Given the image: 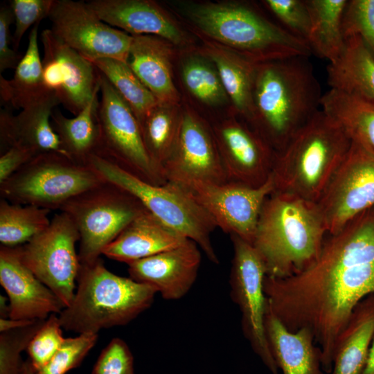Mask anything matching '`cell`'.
<instances>
[{
    "label": "cell",
    "mask_w": 374,
    "mask_h": 374,
    "mask_svg": "<svg viewBox=\"0 0 374 374\" xmlns=\"http://www.w3.org/2000/svg\"><path fill=\"white\" fill-rule=\"evenodd\" d=\"M272 313L291 332L309 329L330 373L339 338L357 304L374 294V207L326 237L317 259L304 271L263 283Z\"/></svg>",
    "instance_id": "obj_1"
},
{
    "label": "cell",
    "mask_w": 374,
    "mask_h": 374,
    "mask_svg": "<svg viewBox=\"0 0 374 374\" xmlns=\"http://www.w3.org/2000/svg\"><path fill=\"white\" fill-rule=\"evenodd\" d=\"M322 96L309 57L257 64L249 125L279 152L319 110Z\"/></svg>",
    "instance_id": "obj_2"
},
{
    "label": "cell",
    "mask_w": 374,
    "mask_h": 374,
    "mask_svg": "<svg viewBox=\"0 0 374 374\" xmlns=\"http://www.w3.org/2000/svg\"><path fill=\"white\" fill-rule=\"evenodd\" d=\"M326 235L315 203L273 192L262 207L252 245L266 276L284 278L304 271L317 259Z\"/></svg>",
    "instance_id": "obj_3"
},
{
    "label": "cell",
    "mask_w": 374,
    "mask_h": 374,
    "mask_svg": "<svg viewBox=\"0 0 374 374\" xmlns=\"http://www.w3.org/2000/svg\"><path fill=\"white\" fill-rule=\"evenodd\" d=\"M351 141L322 109L276 153L274 192L317 203L343 161Z\"/></svg>",
    "instance_id": "obj_4"
},
{
    "label": "cell",
    "mask_w": 374,
    "mask_h": 374,
    "mask_svg": "<svg viewBox=\"0 0 374 374\" xmlns=\"http://www.w3.org/2000/svg\"><path fill=\"white\" fill-rule=\"evenodd\" d=\"M181 5L184 13L203 33L255 64L312 54L306 42L243 3Z\"/></svg>",
    "instance_id": "obj_5"
},
{
    "label": "cell",
    "mask_w": 374,
    "mask_h": 374,
    "mask_svg": "<svg viewBox=\"0 0 374 374\" xmlns=\"http://www.w3.org/2000/svg\"><path fill=\"white\" fill-rule=\"evenodd\" d=\"M71 304L58 317L62 328L79 334L125 326L148 310L157 292L149 285L108 270L99 258L80 263Z\"/></svg>",
    "instance_id": "obj_6"
},
{
    "label": "cell",
    "mask_w": 374,
    "mask_h": 374,
    "mask_svg": "<svg viewBox=\"0 0 374 374\" xmlns=\"http://www.w3.org/2000/svg\"><path fill=\"white\" fill-rule=\"evenodd\" d=\"M89 165L105 181L132 195L164 224L195 242L211 262L219 264L211 238L217 225L184 187L172 181L160 186L149 184L96 154Z\"/></svg>",
    "instance_id": "obj_7"
},
{
    "label": "cell",
    "mask_w": 374,
    "mask_h": 374,
    "mask_svg": "<svg viewBox=\"0 0 374 374\" xmlns=\"http://www.w3.org/2000/svg\"><path fill=\"white\" fill-rule=\"evenodd\" d=\"M105 181L91 166L49 152L36 155L0 184V195L13 204L60 210L71 198Z\"/></svg>",
    "instance_id": "obj_8"
},
{
    "label": "cell",
    "mask_w": 374,
    "mask_h": 374,
    "mask_svg": "<svg viewBox=\"0 0 374 374\" xmlns=\"http://www.w3.org/2000/svg\"><path fill=\"white\" fill-rule=\"evenodd\" d=\"M145 210L132 195L105 181L71 198L59 211L76 226L80 262L87 264L99 259L105 248Z\"/></svg>",
    "instance_id": "obj_9"
},
{
    "label": "cell",
    "mask_w": 374,
    "mask_h": 374,
    "mask_svg": "<svg viewBox=\"0 0 374 374\" xmlns=\"http://www.w3.org/2000/svg\"><path fill=\"white\" fill-rule=\"evenodd\" d=\"M98 117L100 131L98 154L149 184L167 180L153 163L144 144L141 128L129 105L99 72Z\"/></svg>",
    "instance_id": "obj_10"
},
{
    "label": "cell",
    "mask_w": 374,
    "mask_h": 374,
    "mask_svg": "<svg viewBox=\"0 0 374 374\" xmlns=\"http://www.w3.org/2000/svg\"><path fill=\"white\" fill-rule=\"evenodd\" d=\"M78 230L68 215L60 211L48 226L27 243L18 247L24 264L61 301L72 302L80 265L75 244Z\"/></svg>",
    "instance_id": "obj_11"
},
{
    "label": "cell",
    "mask_w": 374,
    "mask_h": 374,
    "mask_svg": "<svg viewBox=\"0 0 374 374\" xmlns=\"http://www.w3.org/2000/svg\"><path fill=\"white\" fill-rule=\"evenodd\" d=\"M230 236L233 248L230 294L241 312L243 334L271 374H278L265 329L267 307L263 288L266 276L265 265L251 243L237 235Z\"/></svg>",
    "instance_id": "obj_12"
},
{
    "label": "cell",
    "mask_w": 374,
    "mask_h": 374,
    "mask_svg": "<svg viewBox=\"0 0 374 374\" xmlns=\"http://www.w3.org/2000/svg\"><path fill=\"white\" fill-rule=\"evenodd\" d=\"M327 235L374 207V155L351 142L350 149L316 203Z\"/></svg>",
    "instance_id": "obj_13"
},
{
    "label": "cell",
    "mask_w": 374,
    "mask_h": 374,
    "mask_svg": "<svg viewBox=\"0 0 374 374\" xmlns=\"http://www.w3.org/2000/svg\"><path fill=\"white\" fill-rule=\"evenodd\" d=\"M48 19L52 32L87 60L128 62L132 36L104 22L87 3L55 0Z\"/></svg>",
    "instance_id": "obj_14"
},
{
    "label": "cell",
    "mask_w": 374,
    "mask_h": 374,
    "mask_svg": "<svg viewBox=\"0 0 374 374\" xmlns=\"http://www.w3.org/2000/svg\"><path fill=\"white\" fill-rule=\"evenodd\" d=\"M178 184L211 216L217 227L251 244L262 207L274 190L271 175L258 188L233 182L190 181Z\"/></svg>",
    "instance_id": "obj_15"
},
{
    "label": "cell",
    "mask_w": 374,
    "mask_h": 374,
    "mask_svg": "<svg viewBox=\"0 0 374 374\" xmlns=\"http://www.w3.org/2000/svg\"><path fill=\"white\" fill-rule=\"evenodd\" d=\"M40 41L44 87L57 96L67 111L76 116L100 89L99 71L50 28L42 30Z\"/></svg>",
    "instance_id": "obj_16"
},
{
    "label": "cell",
    "mask_w": 374,
    "mask_h": 374,
    "mask_svg": "<svg viewBox=\"0 0 374 374\" xmlns=\"http://www.w3.org/2000/svg\"><path fill=\"white\" fill-rule=\"evenodd\" d=\"M211 129L227 182L258 188L269 180L276 152L249 123L232 118Z\"/></svg>",
    "instance_id": "obj_17"
},
{
    "label": "cell",
    "mask_w": 374,
    "mask_h": 374,
    "mask_svg": "<svg viewBox=\"0 0 374 374\" xmlns=\"http://www.w3.org/2000/svg\"><path fill=\"white\" fill-rule=\"evenodd\" d=\"M167 181L227 182L212 129L191 112L181 114L177 141L162 168Z\"/></svg>",
    "instance_id": "obj_18"
},
{
    "label": "cell",
    "mask_w": 374,
    "mask_h": 374,
    "mask_svg": "<svg viewBox=\"0 0 374 374\" xmlns=\"http://www.w3.org/2000/svg\"><path fill=\"white\" fill-rule=\"evenodd\" d=\"M200 248L191 240L128 264L130 278L149 285L166 300L184 297L195 283L202 261Z\"/></svg>",
    "instance_id": "obj_19"
},
{
    "label": "cell",
    "mask_w": 374,
    "mask_h": 374,
    "mask_svg": "<svg viewBox=\"0 0 374 374\" xmlns=\"http://www.w3.org/2000/svg\"><path fill=\"white\" fill-rule=\"evenodd\" d=\"M0 284L9 301L10 319L45 320L64 308L58 297L24 264L18 247H0Z\"/></svg>",
    "instance_id": "obj_20"
},
{
    "label": "cell",
    "mask_w": 374,
    "mask_h": 374,
    "mask_svg": "<svg viewBox=\"0 0 374 374\" xmlns=\"http://www.w3.org/2000/svg\"><path fill=\"white\" fill-rule=\"evenodd\" d=\"M60 104L57 96L51 92L17 115L8 108L1 109V154L12 147L19 146L28 148L37 154L54 152L69 157L51 122V114Z\"/></svg>",
    "instance_id": "obj_21"
},
{
    "label": "cell",
    "mask_w": 374,
    "mask_h": 374,
    "mask_svg": "<svg viewBox=\"0 0 374 374\" xmlns=\"http://www.w3.org/2000/svg\"><path fill=\"white\" fill-rule=\"evenodd\" d=\"M87 3L104 22L132 36L160 37L175 45H181L186 41L180 28L153 1L92 0Z\"/></svg>",
    "instance_id": "obj_22"
},
{
    "label": "cell",
    "mask_w": 374,
    "mask_h": 374,
    "mask_svg": "<svg viewBox=\"0 0 374 374\" xmlns=\"http://www.w3.org/2000/svg\"><path fill=\"white\" fill-rule=\"evenodd\" d=\"M186 240L145 210L105 248L102 254L128 265L175 248Z\"/></svg>",
    "instance_id": "obj_23"
},
{
    "label": "cell",
    "mask_w": 374,
    "mask_h": 374,
    "mask_svg": "<svg viewBox=\"0 0 374 374\" xmlns=\"http://www.w3.org/2000/svg\"><path fill=\"white\" fill-rule=\"evenodd\" d=\"M265 334L274 359L283 374H323L321 351L312 332L305 328L288 330L267 304Z\"/></svg>",
    "instance_id": "obj_24"
},
{
    "label": "cell",
    "mask_w": 374,
    "mask_h": 374,
    "mask_svg": "<svg viewBox=\"0 0 374 374\" xmlns=\"http://www.w3.org/2000/svg\"><path fill=\"white\" fill-rule=\"evenodd\" d=\"M171 51L157 36H132L128 64L141 82L161 103L174 105L179 100L172 80Z\"/></svg>",
    "instance_id": "obj_25"
},
{
    "label": "cell",
    "mask_w": 374,
    "mask_h": 374,
    "mask_svg": "<svg viewBox=\"0 0 374 374\" xmlns=\"http://www.w3.org/2000/svg\"><path fill=\"white\" fill-rule=\"evenodd\" d=\"M99 93L100 89L85 107L73 118L66 117L57 109L51 114V125L62 148L71 159L80 164L89 165L90 158L99 153Z\"/></svg>",
    "instance_id": "obj_26"
},
{
    "label": "cell",
    "mask_w": 374,
    "mask_h": 374,
    "mask_svg": "<svg viewBox=\"0 0 374 374\" xmlns=\"http://www.w3.org/2000/svg\"><path fill=\"white\" fill-rule=\"evenodd\" d=\"M330 89L374 101V55L361 37L345 39L340 56L327 67Z\"/></svg>",
    "instance_id": "obj_27"
},
{
    "label": "cell",
    "mask_w": 374,
    "mask_h": 374,
    "mask_svg": "<svg viewBox=\"0 0 374 374\" xmlns=\"http://www.w3.org/2000/svg\"><path fill=\"white\" fill-rule=\"evenodd\" d=\"M374 337V294L354 309L341 334L332 374H361Z\"/></svg>",
    "instance_id": "obj_28"
},
{
    "label": "cell",
    "mask_w": 374,
    "mask_h": 374,
    "mask_svg": "<svg viewBox=\"0 0 374 374\" xmlns=\"http://www.w3.org/2000/svg\"><path fill=\"white\" fill-rule=\"evenodd\" d=\"M321 109L341 126L351 142L374 155V101L330 89L323 94Z\"/></svg>",
    "instance_id": "obj_29"
},
{
    "label": "cell",
    "mask_w": 374,
    "mask_h": 374,
    "mask_svg": "<svg viewBox=\"0 0 374 374\" xmlns=\"http://www.w3.org/2000/svg\"><path fill=\"white\" fill-rule=\"evenodd\" d=\"M39 24L31 28L24 55L8 80L0 75L1 100L15 109H23L51 93L44 87L38 44Z\"/></svg>",
    "instance_id": "obj_30"
},
{
    "label": "cell",
    "mask_w": 374,
    "mask_h": 374,
    "mask_svg": "<svg viewBox=\"0 0 374 374\" xmlns=\"http://www.w3.org/2000/svg\"><path fill=\"white\" fill-rule=\"evenodd\" d=\"M224 90L235 107L249 124L253 115V89L257 64L214 46L206 48Z\"/></svg>",
    "instance_id": "obj_31"
},
{
    "label": "cell",
    "mask_w": 374,
    "mask_h": 374,
    "mask_svg": "<svg viewBox=\"0 0 374 374\" xmlns=\"http://www.w3.org/2000/svg\"><path fill=\"white\" fill-rule=\"evenodd\" d=\"M347 0H305L310 17L307 39L312 53L329 63L336 60L345 46L342 19Z\"/></svg>",
    "instance_id": "obj_32"
},
{
    "label": "cell",
    "mask_w": 374,
    "mask_h": 374,
    "mask_svg": "<svg viewBox=\"0 0 374 374\" xmlns=\"http://www.w3.org/2000/svg\"><path fill=\"white\" fill-rule=\"evenodd\" d=\"M174 107L159 102L140 124L146 150L161 172L175 146L180 125L181 114Z\"/></svg>",
    "instance_id": "obj_33"
},
{
    "label": "cell",
    "mask_w": 374,
    "mask_h": 374,
    "mask_svg": "<svg viewBox=\"0 0 374 374\" xmlns=\"http://www.w3.org/2000/svg\"><path fill=\"white\" fill-rule=\"evenodd\" d=\"M51 211L32 205H21L0 199L1 246H21L50 224Z\"/></svg>",
    "instance_id": "obj_34"
},
{
    "label": "cell",
    "mask_w": 374,
    "mask_h": 374,
    "mask_svg": "<svg viewBox=\"0 0 374 374\" xmlns=\"http://www.w3.org/2000/svg\"><path fill=\"white\" fill-rule=\"evenodd\" d=\"M89 61L129 105L141 124L159 101L137 78L128 63L111 58Z\"/></svg>",
    "instance_id": "obj_35"
},
{
    "label": "cell",
    "mask_w": 374,
    "mask_h": 374,
    "mask_svg": "<svg viewBox=\"0 0 374 374\" xmlns=\"http://www.w3.org/2000/svg\"><path fill=\"white\" fill-rule=\"evenodd\" d=\"M184 82L197 99L210 105H216L227 99L215 66L199 57H190L182 66Z\"/></svg>",
    "instance_id": "obj_36"
},
{
    "label": "cell",
    "mask_w": 374,
    "mask_h": 374,
    "mask_svg": "<svg viewBox=\"0 0 374 374\" xmlns=\"http://www.w3.org/2000/svg\"><path fill=\"white\" fill-rule=\"evenodd\" d=\"M45 320H35L25 327L0 332V374H21L24 362L21 354Z\"/></svg>",
    "instance_id": "obj_37"
},
{
    "label": "cell",
    "mask_w": 374,
    "mask_h": 374,
    "mask_svg": "<svg viewBox=\"0 0 374 374\" xmlns=\"http://www.w3.org/2000/svg\"><path fill=\"white\" fill-rule=\"evenodd\" d=\"M98 334L82 333L65 338L51 359L36 374H66L78 367L96 344Z\"/></svg>",
    "instance_id": "obj_38"
},
{
    "label": "cell",
    "mask_w": 374,
    "mask_h": 374,
    "mask_svg": "<svg viewBox=\"0 0 374 374\" xmlns=\"http://www.w3.org/2000/svg\"><path fill=\"white\" fill-rule=\"evenodd\" d=\"M56 314L50 315L29 342L27 352L36 371L51 359L62 345L65 338Z\"/></svg>",
    "instance_id": "obj_39"
},
{
    "label": "cell",
    "mask_w": 374,
    "mask_h": 374,
    "mask_svg": "<svg viewBox=\"0 0 374 374\" xmlns=\"http://www.w3.org/2000/svg\"><path fill=\"white\" fill-rule=\"evenodd\" d=\"M344 39L357 35L374 55V0L348 1L342 19Z\"/></svg>",
    "instance_id": "obj_40"
},
{
    "label": "cell",
    "mask_w": 374,
    "mask_h": 374,
    "mask_svg": "<svg viewBox=\"0 0 374 374\" xmlns=\"http://www.w3.org/2000/svg\"><path fill=\"white\" fill-rule=\"evenodd\" d=\"M264 3L283 28L307 42L310 17L305 0H265Z\"/></svg>",
    "instance_id": "obj_41"
},
{
    "label": "cell",
    "mask_w": 374,
    "mask_h": 374,
    "mask_svg": "<svg viewBox=\"0 0 374 374\" xmlns=\"http://www.w3.org/2000/svg\"><path fill=\"white\" fill-rule=\"evenodd\" d=\"M55 0H12L9 6L11 8L15 32L12 43L15 51L21 40L32 26H35L46 17H48Z\"/></svg>",
    "instance_id": "obj_42"
},
{
    "label": "cell",
    "mask_w": 374,
    "mask_h": 374,
    "mask_svg": "<svg viewBox=\"0 0 374 374\" xmlns=\"http://www.w3.org/2000/svg\"><path fill=\"white\" fill-rule=\"evenodd\" d=\"M91 374H134V358L127 344L114 338L100 353Z\"/></svg>",
    "instance_id": "obj_43"
},
{
    "label": "cell",
    "mask_w": 374,
    "mask_h": 374,
    "mask_svg": "<svg viewBox=\"0 0 374 374\" xmlns=\"http://www.w3.org/2000/svg\"><path fill=\"white\" fill-rule=\"evenodd\" d=\"M14 22L10 6L3 5L0 8V72L15 69L22 56L10 48L12 42L10 26Z\"/></svg>",
    "instance_id": "obj_44"
},
{
    "label": "cell",
    "mask_w": 374,
    "mask_h": 374,
    "mask_svg": "<svg viewBox=\"0 0 374 374\" xmlns=\"http://www.w3.org/2000/svg\"><path fill=\"white\" fill-rule=\"evenodd\" d=\"M37 155L33 150L19 146L9 148L0 157V184L10 177Z\"/></svg>",
    "instance_id": "obj_45"
},
{
    "label": "cell",
    "mask_w": 374,
    "mask_h": 374,
    "mask_svg": "<svg viewBox=\"0 0 374 374\" xmlns=\"http://www.w3.org/2000/svg\"><path fill=\"white\" fill-rule=\"evenodd\" d=\"M35 320H19L10 318H0V332L25 327Z\"/></svg>",
    "instance_id": "obj_46"
},
{
    "label": "cell",
    "mask_w": 374,
    "mask_h": 374,
    "mask_svg": "<svg viewBox=\"0 0 374 374\" xmlns=\"http://www.w3.org/2000/svg\"><path fill=\"white\" fill-rule=\"evenodd\" d=\"M361 374H374V337L370 347L365 367Z\"/></svg>",
    "instance_id": "obj_47"
},
{
    "label": "cell",
    "mask_w": 374,
    "mask_h": 374,
    "mask_svg": "<svg viewBox=\"0 0 374 374\" xmlns=\"http://www.w3.org/2000/svg\"><path fill=\"white\" fill-rule=\"evenodd\" d=\"M10 304L8 299L2 295L0 296V317L1 318H9Z\"/></svg>",
    "instance_id": "obj_48"
},
{
    "label": "cell",
    "mask_w": 374,
    "mask_h": 374,
    "mask_svg": "<svg viewBox=\"0 0 374 374\" xmlns=\"http://www.w3.org/2000/svg\"><path fill=\"white\" fill-rule=\"evenodd\" d=\"M37 371L33 367L30 359L24 362V368L21 374H36Z\"/></svg>",
    "instance_id": "obj_49"
}]
</instances>
